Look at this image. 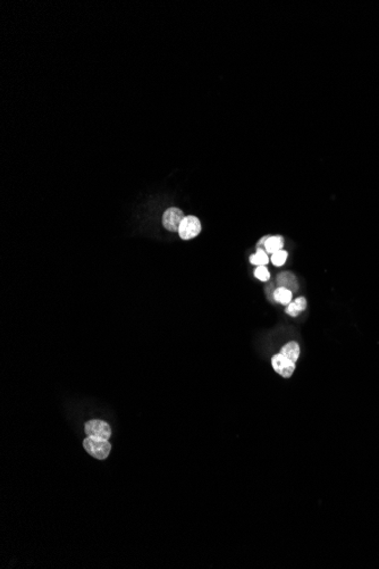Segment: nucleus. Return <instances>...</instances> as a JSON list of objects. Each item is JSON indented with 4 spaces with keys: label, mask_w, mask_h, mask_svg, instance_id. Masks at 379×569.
<instances>
[{
    "label": "nucleus",
    "mask_w": 379,
    "mask_h": 569,
    "mask_svg": "<svg viewBox=\"0 0 379 569\" xmlns=\"http://www.w3.org/2000/svg\"><path fill=\"white\" fill-rule=\"evenodd\" d=\"M83 447L89 455L97 458V459H105V458L108 457L111 449L108 440L92 437H88L84 440Z\"/></svg>",
    "instance_id": "obj_1"
},
{
    "label": "nucleus",
    "mask_w": 379,
    "mask_h": 569,
    "mask_svg": "<svg viewBox=\"0 0 379 569\" xmlns=\"http://www.w3.org/2000/svg\"><path fill=\"white\" fill-rule=\"evenodd\" d=\"M177 232L183 240L193 239L198 237L200 232H201V222H200L197 216H185L184 220L182 221Z\"/></svg>",
    "instance_id": "obj_2"
},
{
    "label": "nucleus",
    "mask_w": 379,
    "mask_h": 569,
    "mask_svg": "<svg viewBox=\"0 0 379 569\" xmlns=\"http://www.w3.org/2000/svg\"><path fill=\"white\" fill-rule=\"evenodd\" d=\"M271 365H273L275 372L278 373L280 376L285 377V379L291 377L294 371H295V363L289 360L282 353H277L273 355V358H271Z\"/></svg>",
    "instance_id": "obj_3"
},
{
    "label": "nucleus",
    "mask_w": 379,
    "mask_h": 569,
    "mask_svg": "<svg viewBox=\"0 0 379 569\" xmlns=\"http://www.w3.org/2000/svg\"><path fill=\"white\" fill-rule=\"evenodd\" d=\"M88 437L108 440L111 435V430L106 421L90 420L84 426Z\"/></svg>",
    "instance_id": "obj_4"
},
{
    "label": "nucleus",
    "mask_w": 379,
    "mask_h": 569,
    "mask_svg": "<svg viewBox=\"0 0 379 569\" xmlns=\"http://www.w3.org/2000/svg\"><path fill=\"white\" fill-rule=\"evenodd\" d=\"M184 212L178 208H169L163 215V224L165 228L172 232H175L180 229L182 221L184 220Z\"/></svg>",
    "instance_id": "obj_5"
},
{
    "label": "nucleus",
    "mask_w": 379,
    "mask_h": 569,
    "mask_svg": "<svg viewBox=\"0 0 379 569\" xmlns=\"http://www.w3.org/2000/svg\"><path fill=\"white\" fill-rule=\"evenodd\" d=\"M277 282L279 287L289 289L293 293L298 290V282L295 275L291 272H283L277 276Z\"/></svg>",
    "instance_id": "obj_6"
},
{
    "label": "nucleus",
    "mask_w": 379,
    "mask_h": 569,
    "mask_svg": "<svg viewBox=\"0 0 379 569\" xmlns=\"http://www.w3.org/2000/svg\"><path fill=\"white\" fill-rule=\"evenodd\" d=\"M307 308V300L305 297H298L296 298L294 301H291L286 307V312L287 315L292 317H296L300 315L302 312H305Z\"/></svg>",
    "instance_id": "obj_7"
},
{
    "label": "nucleus",
    "mask_w": 379,
    "mask_h": 569,
    "mask_svg": "<svg viewBox=\"0 0 379 569\" xmlns=\"http://www.w3.org/2000/svg\"><path fill=\"white\" fill-rule=\"evenodd\" d=\"M300 352H301L300 345H298V343L295 341L288 342V343L285 344L282 350H280V353L284 354L285 357L288 358L289 360H292L294 363L297 362L298 357H300Z\"/></svg>",
    "instance_id": "obj_8"
},
{
    "label": "nucleus",
    "mask_w": 379,
    "mask_h": 569,
    "mask_svg": "<svg viewBox=\"0 0 379 569\" xmlns=\"http://www.w3.org/2000/svg\"><path fill=\"white\" fill-rule=\"evenodd\" d=\"M264 247L266 249L267 253H270V255H273V253L282 250L283 247H284V239H283V237H279V235H275V237H267Z\"/></svg>",
    "instance_id": "obj_9"
},
{
    "label": "nucleus",
    "mask_w": 379,
    "mask_h": 569,
    "mask_svg": "<svg viewBox=\"0 0 379 569\" xmlns=\"http://www.w3.org/2000/svg\"><path fill=\"white\" fill-rule=\"evenodd\" d=\"M273 295H274V300L276 302L285 305V306H287L289 302L292 301V298H293V292L289 290V289H286L284 287H278L274 291Z\"/></svg>",
    "instance_id": "obj_10"
},
{
    "label": "nucleus",
    "mask_w": 379,
    "mask_h": 569,
    "mask_svg": "<svg viewBox=\"0 0 379 569\" xmlns=\"http://www.w3.org/2000/svg\"><path fill=\"white\" fill-rule=\"evenodd\" d=\"M250 263L252 265H256V266H266L267 264L269 263V257H268V253L266 252V250L261 248H258L257 249V252L255 255H252L250 257Z\"/></svg>",
    "instance_id": "obj_11"
},
{
    "label": "nucleus",
    "mask_w": 379,
    "mask_h": 569,
    "mask_svg": "<svg viewBox=\"0 0 379 569\" xmlns=\"http://www.w3.org/2000/svg\"><path fill=\"white\" fill-rule=\"evenodd\" d=\"M288 258V252L286 250H279L277 252H275L271 255L270 257V260L273 265H275L276 267H280V266H283L285 263H286Z\"/></svg>",
    "instance_id": "obj_12"
},
{
    "label": "nucleus",
    "mask_w": 379,
    "mask_h": 569,
    "mask_svg": "<svg viewBox=\"0 0 379 569\" xmlns=\"http://www.w3.org/2000/svg\"><path fill=\"white\" fill-rule=\"evenodd\" d=\"M255 277L261 282H267L270 278V273L266 266H258L255 270Z\"/></svg>",
    "instance_id": "obj_13"
}]
</instances>
